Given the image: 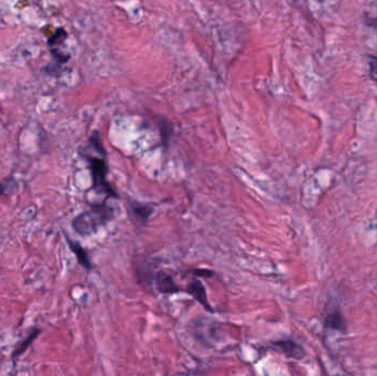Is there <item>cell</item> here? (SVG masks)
<instances>
[{
	"mask_svg": "<svg viewBox=\"0 0 377 376\" xmlns=\"http://www.w3.org/2000/svg\"><path fill=\"white\" fill-rule=\"evenodd\" d=\"M156 286L158 291L163 293H174L180 291L179 287L174 284L172 277L160 273L156 276Z\"/></svg>",
	"mask_w": 377,
	"mask_h": 376,
	"instance_id": "5",
	"label": "cell"
},
{
	"mask_svg": "<svg viewBox=\"0 0 377 376\" xmlns=\"http://www.w3.org/2000/svg\"><path fill=\"white\" fill-rule=\"evenodd\" d=\"M325 324L329 328L336 330H343V319L339 313H332L329 315L327 320H325Z\"/></svg>",
	"mask_w": 377,
	"mask_h": 376,
	"instance_id": "8",
	"label": "cell"
},
{
	"mask_svg": "<svg viewBox=\"0 0 377 376\" xmlns=\"http://www.w3.org/2000/svg\"><path fill=\"white\" fill-rule=\"evenodd\" d=\"M187 293H190L193 298L196 299L198 304L203 306L204 309H207L210 313H212L213 309L207 300V291L204 288L203 284L200 280H194L191 282L190 285L187 286Z\"/></svg>",
	"mask_w": 377,
	"mask_h": 376,
	"instance_id": "4",
	"label": "cell"
},
{
	"mask_svg": "<svg viewBox=\"0 0 377 376\" xmlns=\"http://www.w3.org/2000/svg\"><path fill=\"white\" fill-rule=\"evenodd\" d=\"M113 216V209L106 205H94L93 209L77 216L73 227L81 236H90L96 232L99 227L110 221Z\"/></svg>",
	"mask_w": 377,
	"mask_h": 376,
	"instance_id": "1",
	"label": "cell"
},
{
	"mask_svg": "<svg viewBox=\"0 0 377 376\" xmlns=\"http://www.w3.org/2000/svg\"><path fill=\"white\" fill-rule=\"evenodd\" d=\"M369 75L374 81H377V58L369 56Z\"/></svg>",
	"mask_w": 377,
	"mask_h": 376,
	"instance_id": "9",
	"label": "cell"
},
{
	"mask_svg": "<svg viewBox=\"0 0 377 376\" xmlns=\"http://www.w3.org/2000/svg\"><path fill=\"white\" fill-rule=\"evenodd\" d=\"M71 247L72 249H73V252L77 255V258L80 260V263L82 264L83 266H85L86 269H91V263H90L88 255L84 252V249H83L80 245H77V244L74 243H71Z\"/></svg>",
	"mask_w": 377,
	"mask_h": 376,
	"instance_id": "7",
	"label": "cell"
},
{
	"mask_svg": "<svg viewBox=\"0 0 377 376\" xmlns=\"http://www.w3.org/2000/svg\"><path fill=\"white\" fill-rule=\"evenodd\" d=\"M276 350H278L281 353L285 354L286 357H292V359H303L305 357V351L298 343L292 340H281L274 343Z\"/></svg>",
	"mask_w": 377,
	"mask_h": 376,
	"instance_id": "3",
	"label": "cell"
},
{
	"mask_svg": "<svg viewBox=\"0 0 377 376\" xmlns=\"http://www.w3.org/2000/svg\"><path fill=\"white\" fill-rule=\"evenodd\" d=\"M152 209L149 208L148 205H138L134 203L130 208V213L135 216L137 221L145 222L148 219L149 216L152 214Z\"/></svg>",
	"mask_w": 377,
	"mask_h": 376,
	"instance_id": "6",
	"label": "cell"
},
{
	"mask_svg": "<svg viewBox=\"0 0 377 376\" xmlns=\"http://www.w3.org/2000/svg\"><path fill=\"white\" fill-rule=\"evenodd\" d=\"M193 273L196 275H203V276H207V275H209V276H212V275L214 274L213 271H207V269H203V271H202V269H198V271H194Z\"/></svg>",
	"mask_w": 377,
	"mask_h": 376,
	"instance_id": "10",
	"label": "cell"
},
{
	"mask_svg": "<svg viewBox=\"0 0 377 376\" xmlns=\"http://www.w3.org/2000/svg\"><path fill=\"white\" fill-rule=\"evenodd\" d=\"M104 156H88V161L91 163L93 188L97 191L105 192L110 197L116 198L117 196L106 180L108 170Z\"/></svg>",
	"mask_w": 377,
	"mask_h": 376,
	"instance_id": "2",
	"label": "cell"
}]
</instances>
